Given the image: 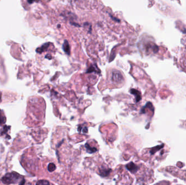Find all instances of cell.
<instances>
[{
    "mask_svg": "<svg viewBox=\"0 0 186 185\" xmlns=\"http://www.w3.org/2000/svg\"><path fill=\"white\" fill-rule=\"evenodd\" d=\"M1 180L5 184L15 183L18 181H20V184H21V176L15 172H13L6 174L5 177H2ZM22 181H25L24 180H22Z\"/></svg>",
    "mask_w": 186,
    "mask_h": 185,
    "instance_id": "cell-1",
    "label": "cell"
},
{
    "mask_svg": "<svg viewBox=\"0 0 186 185\" xmlns=\"http://www.w3.org/2000/svg\"><path fill=\"white\" fill-rule=\"evenodd\" d=\"M178 63L181 69L186 73V46L181 50L178 59Z\"/></svg>",
    "mask_w": 186,
    "mask_h": 185,
    "instance_id": "cell-2",
    "label": "cell"
},
{
    "mask_svg": "<svg viewBox=\"0 0 186 185\" xmlns=\"http://www.w3.org/2000/svg\"><path fill=\"white\" fill-rule=\"evenodd\" d=\"M111 80L115 83H121L124 81V78L121 72L115 70L112 72Z\"/></svg>",
    "mask_w": 186,
    "mask_h": 185,
    "instance_id": "cell-3",
    "label": "cell"
},
{
    "mask_svg": "<svg viewBox=\"0 0 186 185\" xmlns=\"http://www.w3.org/2000/svg\"><path fill=\"white\" fill-rule=\"evenodd\" d=\"M126 167L129 171H130L132 173H134V174L136 173L139 169V167L132 162L128 163V165L126 166Z\"/></svg>",
    "mask_w": 186,
    "mask_h": 185,
    "instance_id": "cell-4",
    "label": "cell"
},
{
    "mask_svg": "<svg viewBox=\"0 0 186 185\" xmlns=\"http://www.w3.org/2000/svg\"><path fill=\"white\" fill-rule=\"evenodd\" d=\"M130 92L132 94H134V96H135L136 102L137 103L139 102V101L142 99V96H141L140 92L138 90H136L134 88L131 89Z\"/></svg>",
    "mask_w": 186,
    "mask_h": 185,
    "instance_id": "cell-5",
    "label": "cell"
},
{
    "mask_svg": "<svg viewBox=\"0 0 186 185\" xmlns=\"http://www.w3.org/2000/svg\"><path fill=\"white\" fill-rule=\"evenodd\" d=\"M111 171V170L109 169L101 168L100 169V170H99L100 175L103 177L108 176L110 173Z\"/></svg>",
    "mask_w": 186,
    "mask_h": 185,
    "instance_id": "cell-6",
    "label": "cell"
},
{
    "mask_svg": "<svg viewBox=\"0 0 186 185\" xmlns=\"http://www.w3.org/2000/svg\"><path fill=\"white\" fill-rule=\"evenodd\" d=\"M85 147L86 148L87 151L88 153H89V154H92L97 152V149L95 147H91L88 143L85 144Z\"/></svg>",
    "mask_w": 186,
    "mask_h": 185,
    "instance_id": "cell-7",
    "label": "cell"
},
{
    "mask_svg": "<svg viewBox=\"0 0 186 185\" xmlns=\"http://www.w3.org/2000/svg\"><path fill=\"white\" fill-rule=\"evenodd\" d=\"M63 49H64V51L65 52L68 53V54H69L70 52V50L69 45L68 44V42H65L63 44Z\"/></svg>",
    "mask_w": 186,
    "mask_h": 185,
    "instance_id": "cell-8",
    "label": "cell"
},
{
    "mask_svg": "<svg viewBox=\"0 0 186 185\" xmlns=\"http://www.w3.org/2000/svg\"><path fill=\"white\" fill-rule=\"evenodd\" d=\"M56 165L53 163H50L49 165H48V171H50V172H52L54 171L55 169H56Z\"/></svg>",
    "mask_w": 186,
    "mask_h": 185,
    "instance_id": "cell-9",
    "label": "cell"
},
{
    "mask_svg": "<svg viewBox=\"0 0 186 185\" xmlns=\"http://www.w3.org/2000/svg\"><path fill=\"white\" fill-rule=\"evenodd\" d=\"M6 122V117L3 113L0 111V125L4 124Z\"/></svg>",
    "mask_w": 186,
    "mask_h": 185,
    "instance_id": "cell-10",
    "label": "cell"
},
{
    "mask_svg": "<svg viewBox=\"0 0 186 185\" xmlns=\"http://www.w3.org/2000/svg\"><path fill=\"white\" fill-rule=\"evenodd\" d=\"M82 129L83 130V133H88V129H87V128L86 127H82L81 125L79 126V127H78V131H81V130H82Z\"/></svg>",
    "mask_w": 186,
    "mask_h": 185,
    "instance_id": "cell-11",
    "label": "cell"
},
{
    "mask_svg": "<svg viewBox=\"0 0 186 185\" xmlns=\"http://www.w3.org/2000/svg\"><path fill=\"white\" fill-rule=\"evenodd\" d=\"M37 185H49L50 183L45 180H40L36 183Z\"/></svg>",
    "mask_w": 186,
    "mask_h": 185,
    "instance_id": "cell-12",
    "label": "cell"
},
{
    "mask_svg": "<svg viewBox=\"0 0 186 185\" xmlns=\"http://www.w3.org/2000/svg\"><path fill=\"white\" fill-rule=\"evenodd\" d=\"M39 1V0H27V1H28V2L30 3H33L34 2H35V1Z\"/></svg>",
    "mask_w": 186,
    "mask_h": 185,
    "instance_id": "cell-13",
    "label": "cell"
},
{
    "mask_svg": "<svg viewBox=\"0 0 186 185\" xmlns=\"http://www.w3.org/2000/svg\"><path fill=\"white\" fill-rule=\"evenodd\" d=\"M1 102V93L0 92V102Z\"/></svg>",
    "mask_w": 186,
    "mask_h": 185,
    "instance_id": "cell-14",
    "label": "cell"
}]
</instances>
